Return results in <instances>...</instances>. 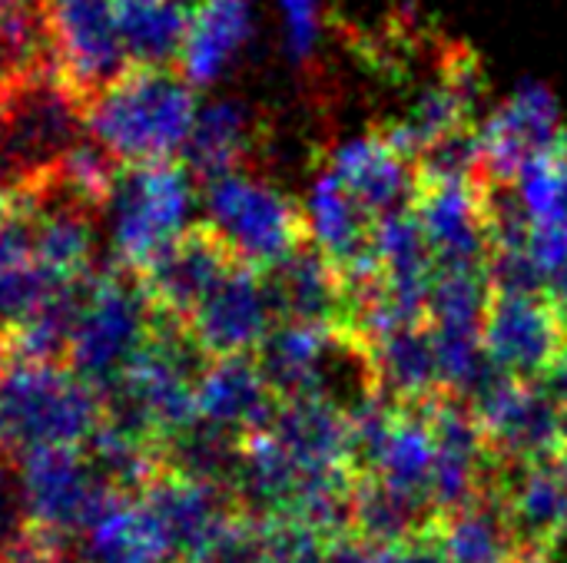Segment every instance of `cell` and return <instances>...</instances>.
Returning <instances> with one entry per match:
<instances>
[{
	"label": "cell",
	"instance_id": "cell-1",
	"mask_svg": "<svg viewBox=\"0 0 567 563\" xmlns=\"http://www.w3.org/2000/svg\"><path fill=\"white\" fill-rule=\"evenodd\" d=\"M199 116L179 66H130L90 106L86 126L123 166L179 159Z\"/></svg>",
	"mask_w": 567,
	"mask_h": 563
},
{
	"label": "cell",
	"instance_id": "cell-2",
	"mask_svg": "<svg viewBox=\"0 0 567 563\" xmlns=\"http://www.w3.org/2000/svg\"><path fill=\"white\" fill-rule=\"evenodd\" d=\"M86 136V103L53 66L0 76V189L40 186Z\"/></svg>",
	"mask_w": 567,
	"mask_h": 563
},
{
	"label": "cell",
	"instance_id": "cell-3",
	"mask_svg": "<svg viewBox=\"0 0 567 563\" xmlns=\"http://www.w3.org/2000/svg\"><path fill=\"white\" fill-rule=\"evenodd\" d=\"M103 425V398L63 365L0 372V455L83 448Z\"/></svg>",
	"mask_w": 567,
	"mask_h": 563
},
{
	"label": "cell",
	"instance_id": "cell-4",
	"mask_svg": "<svg viewBox=\"0 0 567 563\" xmlns=\"http://www.w3.org/2000/svg\"><path fill=\"white\" fill-rule=\"evenodd\" d=\"M150 332L153 309L140 289V279L123 265L93 272L73 325L66 368L96 392H106L126 375L133 358L150 342Z\"/></svg>",
	"mask_w": 567,
	"mask_h": 563
},
{
	"label": "cell",
	"instance_id": "cell-5",
	"mask_svg": "<svg viewBox=\"0 0 567 563\" xmlns=\"http://www.w3.org/2000/svg\"><path fill=\"white\" fill-rule=\"evenodd\" d=\"M206 209L243 265L276 269L312 242L309 212L279 186L256 176H226L206 186Z\"/></svg>",
	"mask_w": 567,
	"mask_h": 563
},
{
	"label": "cell",
	"instance_id": "cell-6",
	"mask_svg": "<svg viewBox=\"0 0 567 563\" xmlns=\"http://www.w3.org/2000/svg\"><path fill=\"white\" fill-rule=\"evenodd\" d=\"M196 199V179L183 159L123 166L113 186V249L116 265L146 269L183 229Z\"/></svg>",
	"mask_w": 567,
	"mask_h": 563
},
{
	"label": "cell",
	"instance_id": "cell-7",
	"mask_svg": "<svg viewBox=\"0 0 567 563\" xmlns=\"http://www.w3.org/2000/svg\"><path fill=\"white\" fill-rule=\"evenodd\" d=\"M482 348L512 382L548 385L567 365V312L548 292H488Z\"/></svg>",
	"mask_w": 567,
	"mask_h": 563
},
{
	"label": "cell",
	"instance_id": "cell-8",
	"mask_svg": "<svg viewBox=\"0 0 567 563\" xmlns=\"http://www.w3.org/2000/svg\"><path fill=\"white\" fill-rule=\"evenodd\" d=\"M40 7L53 66L90 106L133 66L120 37L116 0H40Z\"/></svg>",
	"mask_w": 567,
	"mask_h": 563
},
{
	"label": "cell",
	"instance_id": "cell-9",
	"mask_svg": "<svg viewBox=\"0 0 567 563\" xmlns=\"http://www.w3.org/2000/svg\"><path fill=\"white\" fill-rule=\"evenodd\" d=\"M468 405L502 468L548 465L567 448V411L548 385H522L502 375Z\"/></svg>",
	"mask_w": 567,
	"mask_h": 563
},
{
	"label": "cell",
	"instance_id": "cell-10",
	"mask_svg": "<svg viewBox=\"0 0 567 563\" xmlns=\"http://www.w3.org/2000/svg\"><path fill=\"white\" fill-rule=\"evenodd\" d=\"M435 269H488L492 226H488V176H415L409 199Z\"/></svg>",
	"mask_w": 567,
	"mask_h": 563
},
{
	"label": "cell",
	"instance_id": "cell-11",
	"mask_svg": "<svg viewBox=\"0 0 567 563\" xmlns=\"http://www.w3.org/2000/svg\"><path fill=\"white\" fill-rule=\"evenodd\" d=\"M20 484L30 528L63 544H76L116 494L93 475L83 448H40L23 455Z\"/></svg>",
	"mask_w": 567,
	"mask_h": 563
},
{
	"label": "cell",
	"instance_id": "cell-12",
	"mask_svg": "<svg viewBox=\"0 0 567 563\" xmlns=\"http://www.w3.org/2000/svg\"><path fill=\"white\" fill-rule=\"evenodd\" d=\"M243 265L233 246L213 222L186 226L146 269L133 272L150 309L163 319L189 325L199 305L223 285V279Z\"/></svg>",
	"mask_w": 567,
	"mask_h": 563
},
{
	"label": "cell",
	"instance_id": "cell-13",
	"mask_svg": "<svg viewBox=\"0 0 567 563\" xmlns=\"http://www.w3.org/2000/svg\"><path fill=\"white\" fill-rule=\"evenodd\" d=\"M140 501L163 528L179 563L199 561L246 514L229 488L193 481L166 468L140 494Z\"/></svg>",
	"mask_w": 567,
	"mask_h": 563
},
{
	"label": "cell",
	"instance_id": "cell-14",
	"mask_svg": "<svg viewBox=\"0 0 567 563\" xmlns=\"http://www.w3.org/2000/svg\"><path fill=\"white\" fill-rule=\"evenodd\" d=\"M272 325L276 315L262 272L252 265H236L189 319V335L213 362L233 355H256Z\"/></svg>",
	"mask_w": 567,
	"mask_h": 563
},
{
	"label": "cell",
	"instance_id": "cell-15",
	"mask_svg": "<svg viewBox=\"0 0 567 563\" xmlns=\"http://www.w3.org/2000/svg\"><path fill=\"white\" fill-rule=\"evenodd\" d=\"M565 136L555 100L542 86H525L478 126L482 169L495 179H515L532 159L558 146Z\"/></svg>",
	"mask_w": 567,
	"mask_h": 563
},
{
	"label": "cell",
	"instance_id": "cell-16",
	"mask_svg": "<svg viewBox=\"0 0 567 563\" xmlns=\"http://www.w3.org/2000/svg\"><path fill=\"white\" fill-rule=\"evenodd\" d=\"M279 402L282 398L266 382L256 355L213 358L196 385L199 418L239 438H256L269 431Z\"/></svg>",
	"mask_w": 567,
	"mask_h": 563
},
{
	"label": "cell",
	"instance_id": "cell-17",
	"mask_svg": "<svg viewBox=\"0 0 567 563\" xmlns=\"http://www.w3.org/2000/svg\"><path fill=\"white\" fill-rule=\"evenodd\" d=\"M269 305L279 322H302V325H346V285L339 269L322 256L316 242L302 246L296 256L279 262L276 269L262 272Z\"/></svg>",
	"mask_w": 567,
	"mask_h": 563
},
{
	"label": "cell",
	"instance_id": "cell-18",
	"mask_svg": "<svg viewBox=\"0 0 567 563\" xmlns=\"http://www.w3.org/2000/svg\"><path fill=\"white\" fill-rule=\"evenodd\" d=\"M495 498L522 548L558 551L567 541V478L558 461L502 468Z\"/></svg>",
	"mask_w": 567,
	"mask_h": 563
},
{
	"label": "cell",
	"instance_id": "cell-19",
	"mask_svg": "<svg viewBox=\"0 0 567 563\" xmlns=\"http://www.w3.org/2000/svg\"><path fill=\"white\" fill-rule=\"evenodd\" d=\"M269 438L306 471L326 475L352 468V421L339 405L299 395L282 398L269 425Z\"/></svg>",
	"mask_w": 567,
	"mask_h": 563
},
{
	"label": "cell",
	"instance_id": "cell-20",
	"mask_svg": "<svg viewBox=\"0 0 567 563\" xmlns=\"http://www.w3.org/2000/svg\"><path fill=\"white\" fill-rule=\"evenodd\" d=\"M262 136L266 129L246 103L239 100L209 103L206 110H199L179 159L196 183L209 186L216 179L239 176L259 156Z\"/></svg>",
	"mask_w": 567,
	"mask_h": 563
},
{
	"label": "cell",
	"instance_id": "cell-21",
	"mask_svg": "<svg viewBox=\"0 0 567 563\" xmlns=\"http://www.w3.org/2000/svg\"><path fill=\"white\" fill-rule=\"evenodd\" d=\"M329 173L375 219H385V216H392L399 209H409L415 176H419L415 163L405 159L379 129H372L369 136L342 146L332 156Z\"/></svg>",
	"mask_w": 567,
	"mask_h": 563
},
{
	"label": "cell",
	"instance_id": "cell-22",
	"mask_svg": "<svg viewBox=\"0 0 567 563\" xmlns=\"http://www.w3.org/2000/svg\"><path fill=\"white\" fill-rule=\"evenodd\" d=\"M70 563H179L163 528L140 498L113 494L103 514L76 538Z\"/></svg>",
	"mask_w": 567,
	"mask_h": 563
},
{
	"label": "cell",
	"instance_id": "cell-23",
	"mask_svg": "<svg viewBox=\"0 0 567 563\" xmlns=\"http://www.w3.org/2000/svg\"><path fill=\"white\" fill-rule=\"evenodd\" d=\"M116 23L133 66H179L193 7L186 0H116Z\"/></svg>",
	"mask_w": 567,
	"mask_h": 563
},
{
	"label": "cell",
	"instance_id": "cell-24",
	"mask_svg": "<svg viewBox=\"0 0 567 563\" xmlns=\"http://www.w3.org/2000/svg\"><path fill=\"white\" fill-rule=\"evenodd\" d=\"M249 37V10L243 0H209L193 10L179 70L193 86L213 83Z\"/></svg>",
	"mask_w": 567,
	"mask_h": 563
},
{
	"label": "cell",
	"instance_id": "cell-25",
	"mask_svg": "<svg viewBox=\"0 0 567 563\" xmlns=\"http://www.w3.org/2000/svg\"><path fill=\"white\" fill-rule=\"evenodd\" d=\"M243 451H246V438H239L226 428H216L203 418H196L193 425H186L183 431L169 435L159 445L166 471L193 478V481L219 484L229 491L236 484Z\"/></svg>",
	"mask_w": 567,
	"mask_h": 563
},
{
	"label": "cell",
	"instance_id": "cell-26",
	"mask_svg": "<svg viewBox=\"0 0 567 563\" xmlns=\"http://www.w3.org/2000/svg\"><path fill=\"white\" fill-rule=\"evenodd\" d=\"M439 531L452 563H522V541L495 494L442 514Z\"/></svg>",
	"mask_w": 567,
	"mask_h": 563
},
{
	"label": "cell",
	"instance_id": "cell-27",
	"mask_svg": "<svg viewBox=\"0 0 567 563\" xmlns=\"http://www.w3.org/2000/svg\"><path fill=\"white\" fill-rule=\"evenodd\" d=\"M83 455L93 468V475L116 494L140 498L159 475H163V455L159 445L140 441L120 428L100 425L90 441L83 445Z\"/></svg>",
	"mask_w": 567,
	"mask_h": 563
},
{
	"label": "cell",
	"instance_id": "cell-28",
	"mask_svg": "<svg viewBox=\"0 0 567 563\" xmlns=\"http://www.w3.org/2000/svg\"><path fill=\"white\" fill-rule=\"evenodd\" d=\"M515 189L535 229L567 232V136L515 176Z\"/></svg>",
	"mask_w": 567,
	"mask_h": 563
},
{
	"label": "cell",
	"instance_id": "cell-29",
	"mask_svg": "<svg viewBox=\"0 0 567 563\" xmlns=\"http://www.w3.org/2000/svg\"><path fill=\"white\" fill-rule=\"evenodd\" d=\"M63 282L40 269L33 259L13 265L0 275V325H17L33 319Z\"/></svg>",
	"mask_w": 567,
	"mask_h": 563
},
{
	"label": "cell",
	"instance_id": "cell-30",
	"mask_svg": "<svg viewBox=\"0 0 567 563\" xmlns=\"http://www.w3.org/2000/svg\"><path fill=\"white\" fill-rule=\"evenodd\" d=\"M262 521V563H329V541L286 518Z\"/></svg>",
	"mask_w": 567,
	"mask_h": 563
},
{
	"label": "cell",
	"instance_id": "cell-31",
	"mask_svg": "<svg viewBox=\"0 0 567 563\" xmlns=\"http://www.w3.org/2000/svg\"><path fill=\"white\" fill-rule=\"evenodd\" d=\"M395 563H452L445 538L439 531V518L395 548Z\"/></svg>",
	"mask_w": 567,
	"mask_h": 563
},
{
	"label": "cell",
	"instance_id": "cell-32",
	"mask_svg": "<svg viewBox=\"0 0 567 563\" xmlns=\"http://www.w3.org/2000/svg\"><path fill=\"white\" fill-rule=\"evenodd\" d=\"M282 7H286V20H289V46L296 56H302L312 46L316 27H319L316 0H282Z\"/></svg>",
	"mask_w": 567,
	"mask_h": 563
},
{
	"label": "cell",
	"instance_id": "cell-33",
	"mask_svg": "<svg viewBox=\"0 0 567 563\" xmlns=\"http://www.w3.org/2000/svg\"><path fill=\"white\" fill-rule=\"evenodd\" d=\"M548 388H551V395L565 405V411H567V365L558 372V375H555V378H551V382H548Z\"/></svg>",
	"mask_w": 567,
	"mask_h": 563
},
{
	"label": "cell",
	"instance_id": "cell-34",
	"mask_svg": "<svg viewBox=\"0 0 567 563\" xmlns=\"http://www.w3.org/2000/svg\"><path fill=\"white\" fill-rule=\"evenodd\" d=\"M37 0H0V10H17V7H30Z\"/></svg>",
	"mask_w": 567,
	"mask_h": 563
},
{
	"label": "cell",
	"instance_id": "cell-35",
	"mask_svg": "<svg viewBox=\"0 0 567 563\" xmlns=\"http://www.w3.org/2000/svg\"><path fill=\"white\" fill-rule=\"evenodd\" d=\"M558 468L565 471V478H567V448H565V451H561V458H558Z\"/></svg>",
	"mask_w": 567,
	"mask_h": 563
},
{
	"label": "cell",
	"instance_id": "cell-36",
	"mask_svg": "<svg viewBox=\"0 0 567 563\" xmlns=\"http://www.w3.org/2000/svg\"><path fill=\"white\" fill-rule=\"evenodd\" d=\"M186 3H189V7L196 10V7H203V3H209V0H186Z\"/></svg>",
	"mask_w": 567,
	"mask_h": 563
}]
</instances>
